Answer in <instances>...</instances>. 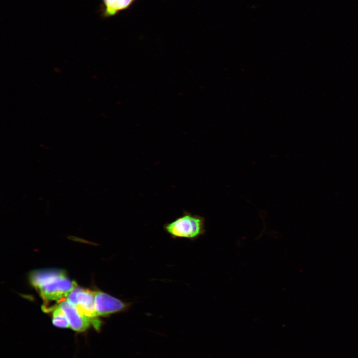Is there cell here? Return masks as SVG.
<instances>
[{
    "label": "cell",
    "instance_id": "6da1fadb",
    "mask_svg": "<svg viewBox=\"0 0 358 358\" xmlns=\"http://www.w3.org/2000/svg\"><path fill=\"white\" fill-rule=\"evenodd\" d=\"M29 278L43 299L44 305L50 301L58 304L66 299L69 292L77 286L63 270L56 269L34 270L30 273Z\"/></svg>",
    "mask_w": 358,
    "mask_h": 358
},
{
    "label": "cell",
    "instance_id": "7a4b0ae2",
    "mask_svg": "<svg viewBox=\"0 0 358 358\" xmlns=\"http://www.w3.org/2000/svg\"><path fill=\"white\" fill-rule=\"evenodd\" d=\"M164 231L174 239L195 240L205 232V219L198 215L184 211L173 221L163 225Z\"/></svg>",
    "mask_w": 358,
    "mask_h": 358
},
{
    "label": "cell",
    "instance_id": "3957f363",
    "mask_svg": "<svg viewBox=\"0 0 358 358\" xmlns=\"http://www.w3.org/2000/svg\"><path fill=\"white\" fill-rule=\"evenodd\" d=\"M95 291L83 288L77 285L69 292L66 299L90 320L95 329L99 330L101 322L95 310Z\"/></svg>",
    "mask_w": 358,
    "mask_h": 358
},
{
    "label": "cell",
    "instance_id": "277c9868",
    "mask_svg": "<svg viewBox=\"0 0 358 358\" xmlns=\"http://www.w3.org/2000/svg\"><path fill=\"white\" fill-rule=\"evenodd\" d=\"M132 304L131 302L124 301L102 291H95V306L98 317H106L126 311Z\"/></svg>",
    "mask_w": 358,
    "mask_h": 358
},
{
    "label": "cell",
    "instance_id": "5b68a950",
    "mask_svg": "<svg viewBox=\"0 0 358 358\" xmlns=\"http://www.w3.org/2000/svg\"><path fill=\"white\" fill-rule=\"evenodd\" d=\"M58 305L65 313L69 321L70 327L73 330L78 332H84L91 324L86 316L66 299L62 300Z\"/></svg>",
    "mask_w": 358,
    "mask_h": 358
},
{
    "label": "cell",
    "instance_id": "8992f818",
    "mask_svg": "<svg viewBox=\"0 0 358 358\" xmlns=\"http://www.w3.org/2000/svg\"><path fill=\"white\" fill-rule=\"evenodd\" d=\"M136 0H102L101 15L103 18L114 16L127 9Z\"/></svg>",
    "mask_w": 358,
    "mask_h": 358
},
{
    "label": "cell",
    "instance_id": "52a82bcc",
    "mask_svg": "<svg viewBox=\"0 0 358 358\" xmlns=\"http://www.w3.org/2000/svg\"><path fill=\"white\" fill-rule=\"evenodd\" d=\"M47 312H52V323L55 326L61 328L70 327L66 316L58 304L51 307Z\"/></svg>",
    "mask_w": 358,
    "mask_h": 358
}]
</instances>
